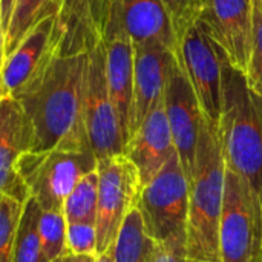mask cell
I'll use <instances>...</instances> for the list:
<instances>
[{
  "label": "cell",
  "mask_w": 262,
  "mask_h": 262,
  "mask_svg": "<svg viewBox=\"0 0 262 262\" xmlns=\"http://www.w3.org/2000/svg\"><path fill=\"white\" fill-rule=\"evenodd\" d=\"M221 262H261V227L252 195L226 167L224 206L220 223Z\"/></svg>",
  "instance_id": "ba28073f"
},
{
  "label": "cell",
  "mask_w": 262,
  "mask_h": 262,
  "mask_svg": "<svg viewBox=\"0 0 262 262\" xmlns=\"http://www.w3.org/2000/svg\"><path fill=\"white\" fill-rule=\"evenodd\" d=\"M98 207V172L92 170L86 173L72 192L68 195L63 213L66 223H92L97 221Z\"/></svg>",
  "instance_id": "7402d4cb"
},
{
  "label": "cell",
  "mask_w": 262,
  "mask_h": 262,
  "mask_svg": "<svg viewBox=\"0 0 262 262\" xmlns=\"http://www.w3.org/2000/svg\"><path fill=\"white\" fill-rule=\"evenodd\" d=\"M6 97V91H5V86H3V81H2V72H0V101Z\"/></svg>",
  "instance_id": "d6a6232c"
},
{
  "label": "cell",
  "mask_w": 262,
  "mask_h": 262,
  "mask_svg": "<svg viewBox=\"0 0 262 262\" xmlns=\"http://www.w3.org/2000/svg\"><path fill=\"white\" fill-rule=\"evenodd\" d=\"M138 209L147 235L155 243L186 239L189 215V177L178 152L143 187Z\"/></svg>",
  "instance_id": "5b68a950"
},
{
  "label": "cell",
  "mask_w": 262,
  "mask_h": 262,
  "mask_svg": "<svg viewBox=\"0 0 262 262\" xmlns=\"http://www.w3.org/2000/svg\"><path fill=\"white\" fill-rule=\"evenodd\" d=\"M173 154H177V147L167 123L163 95L127 143L124 155L138 169L144 187L166 166Z\"/></svg>",
  "instance_id": "e0dca14e"
},
{
  "label": "cell",
  "mask_w": 262,
  "mask_h": 262,
  "mask_svg": "<svg viewBox=\"0 0 262 262\" xmlns=\"http://www.w3.org/2000/svg\"><path fill=\"white\" fill-rule=\"evenodd\" d=\"M23 204L0 193V262H12V250Z\"/></svg>",
  "instance_id": "cb8c5ba5"
},
{
  "label": "cell",
  "mask_w": 262,
  "mask_h": 262,
  "mask_svg": "<svg viewBox=\"0 0 262 262\" xmlns=\"http://www.w3.org/2000/svg\"><path fill=\"white\" fill-rule=\"evenodd\" d=\"M134 103L129 141L163 98L170 68L177 58V52L161 43L134 45Z\"/></svg>",
  "instance_id": "2e32d148"
},
{
  "label": "cell",
  "mask_w": 262,
  "mask_h": 262,
  "mask_svg": "<svg viewBox=\"0 0 262 262\" xmlns=\"http://www.w3.org/2000/svg\"><path fill=\"white\" fill-rule=\"evenodd\" d=\"M161 2L172 18L177 37L180 40V37L195 23L200 0H161Z\"/></svg>",
  "instance_id": "4316f807"
},
{
  "label": "cell",
  "mask_w": 262,
  "mask_h": 262,
  "mask_svg": "<svg viewBox=\"0 0 262 262\" xmlns=\"http://www.w3.org/2000/svg\"><path fill=\"white\" fill-rule=\"evenodd\" d=\"M34 132L29 118L20 103L11 97L0 101V193L21 204L29 193L17 175V163L26 152L32 150Z\"/></svg>",
  "instance_id": "9a60e30c"
},
{
  "label": "cell",
  "mask_w": 262,
  "mask_h": 262,
  "mask_svg": "<svg viewBox=\"0 0 262 262\" xmlns=\"http://www.w3.org/2000/svg\"><path fill=\"white\" fill-rule=\"evenodd\" d=\"M134 45L161 43L177 52L178 37L161 0H112Z\"/></svg>",
  "instance_id": "ac0fdd59"
},
{
  "label": "cell",
  "mask_w": 262,
  "mask_h": 262,
  "mask_svg": "<svg viewBox=\"0 0 262 262\" xmlns=\"http://www.w3.org/2000/svg\"><path fill=\"white\" fill-rule=\"evenodd\" d=\"M86 63L88 54L57 55L43 75L14 98L31 121L32 152L92 150L83 117Z\"/></svg>",
  "instance_id": "6da1fadb"
},
{
  "label": "cell",
  "mask_w": 262,
  "mask_h": 262,
  "mask_svg": "<svg viewBox=\"0 0 262 262\" xmlns=\"http://www.w3.org/2000/svg\"><path fill=\"white\" fill-rule=\"evenodd\" d=\"M15 2L17 0H0V14H2V23H3L5 32H6V28H8L9 21H11Z\"/></svg>",
  "instance_id": "f1b7e54d"
},
{
  "label": "cell",
  "mask_w": 262,
  "mask_h": 262,
  "mask_svg": "<svg viewBox=\"0 0 262 262\" xmlns=\"http://www.w3.org/2000/svg\"><path fill=\"white\" fill-rule=\"evenodd\" d=\"M106 80L115 106L124 144L127 146L132 103H134V41L127 34L118 11L111 5L109 18L103 37ZM126 150V149H124Z\"/></svg>",
  "instance_id": "7c38bea8"
},
{
  "label": "cell",
  "mask_w": 262,
  "mask_h": 262,
  "mask_svg": "<svg viewBox=\"0 0 262 262\" xmlns=\"http://www.w3.org/2000/svg\"><path fill=\"white\" fill-rule=\"evenodd\" d=\"M52 262H63V258H60V259H55V261Z\"/></svg>",
  "instance_id": "836d02e7"
},
{
  "label": "cell",
  "mask_w": 262,
  "mask_h": 262,
  "mask_svg": "<svg viewBox=\"0 0 262 262\" xmlns=\"http://www.w3.org/2000/svg\"><path fill=\"white\" fill-rule=\"evenodd\" d=\"M177 58L196 94L204 118L216 126L223 107L226 57L193 23L178 40Z\"/></svg>",
  "instance_id": "9c48e42d"
},
{
  "label": "cell",
  "mask_w": 262,
  "mask_h": 262,
  "mask_svg": "<svg viewBox=\"0 0 262 262\" xmlns=\"http://www.w3.org/2000/svg\"><path fill=\"white\" fill-rule=\"evenodd\" d=\"M58 55L88 54L104 37L112 0H55Z\"/></svg>",
  "instance_id": "5bb4252c"
},
{
  "label": "cell",
  "mask_w": 262,
  "mask_h": 262,
  "mask_svg": "<svg viewBox=\"0 0 262 262\" xmlns=\"http://www.w3.org/2000/svg\"><path fill=\"white\" fill-rule=\"evenodd\" d=\"M69 255H97V229L92 223H69L66 230Z\"/></svg>",
  "instance_id": "484cf974"
},
{
  "label": "cell",
  "mask_w": 262,
  "mask_h": 262,
  "mask_svg": "<svg viewBox=\"0 0 262 262\" xmlns=\"http://www.w3.org/2000/svg\"><path fill=\"white\" fill-rule=\"evenodd\" d=\"M195 23L246 75L252 51L253 0H200Z\"/></svg>",
  "instance_id": "30bf717a"
},
{
  "label": "cell",
  "mask_w": 262,
  "mask_h": 262,
  "mask_svg": "<svg viewBox=\"0 0 262 262\" xmlns=\"http://www.w3.org/2000/svg\"><path fill=\"white\" fill-rule=\"evenodd\" d=\"M40 215L41 209L29 196L23 204V212L18 221L12 250V262H45L38 233Z\"/></svg>",
  "instance_id": "44dd1931"
},
{
  "label": "cell",
  "mask_w": 262,
  "mask_h": 262,
  "mask_svg": "<svg viewBox=\"0 0 262 262\" xmlns=\"http://www.w3.org/2000/svg\"><path fill=\"white\" fill-rule=\"evenodd\" d=\"M149 262H189L186 239H170L157 243Z\"/></svg>",
  "instance_id": "83f0119b"
},
{
  "label": "cell",
  "mask_w": 262,
  "mask_h": 262,
  "mask_svg": "<svg viewBox=\"0 0 262 262\" xmlns=\"http://www.w3.org/2000/svg\"><path fill=\"white\" fill-rule=\"evenodd\" d=\"M5 63V28L2 23V14H0V72Z\"/></svg>",
  "instance_id": "4dcf8cb0"
},
{
  "label": "cell",
  "mask_w": 262,
  "mask_h": 262,
  "mask_svg": "<svg viewBox=\"0 0 262 262\" xmlns=\"http://www.w3.org/2000/svg\"><path fill=\"white\" fill-rule=\"evenodd\" d=\"M157 243L147 235L141 212L134 207L124 218L112 246L115 262H149Z\"/></svg>",
  "instance_id": "d6986e66"
},
{
  "label": "cell",
  "mask_w": 262,
  "mask_h": 262,
  "mask_svg": "<svg viewBox=\"0 0 262 262\" xmlns=\"http://www.w3.org/2000/svg\"><path fill=\"white\" fill-rule=\"evenodd\" d=\"M97 255L111 249L127 213L137 207L143 183L135 164L124 155L98 161Z\"/></svg>",
  "instance_id": "8992f818"
},
{
  "label": "cell",
  "mask_w": 262,
  "mask_h": 262,
  "mask_svg": "<svg viewBox=\"0 0 262 262\" xmlns=\"http://www.w3.org/2000/svg\"><path fill=\"white\" fill-rule=\"evenodd\" d=\"M97 166L98 160L92 150H31L18 160L17 175L41 212L63 210L77 183L97 170Z\"/></svg>",
  "instance_id": "277c9868"
},
{
  "label": "cell",
  "mask_w": 262,
  "mask_h": 262,
  "mask_svg": "<svg viewBox=\"0 0 262 262\" xmlns=\"http://www.w3.org/2000/svg\"><path fill=\"white\" fill-rule=\"evenodd\" d=\"M97 255H64L63 262H95Z\"/></svg>",
  "instance_id": "f546056e"
},
{
  "label": "cell",
  "mask_w": 262,
  "mask_h": 262,
  "mask_svg": "<svg viewBox=\"0 0 262 262\" xmlns=\"http://www.w3.org/2000/svg\"><path fill=\"white\" fill-rule=\"evenodd\" d=\"M68 223L63 210H46L40 215L38 233L43 261L52 262L68 255L66 250Z\"/></svg>",
  "instance_id": "603a6c76"
},
{
  "label": "cell",
  "mask_w": 262,
  "mask_h": 262,
  "mask_svg": "<svg viewBox=\"0 0 262 262\" xmlns=\"http://www.w3.org/2000/svg\"><path fill=\"white\" fill-rule=\"evenodd\" d=\"M57 14L55 0H17L5 32V58L43 18Z\"/></svg>",
  "instance_id": "ffe728a7"
},
{
  "label": "cell",
  "mask_w": 262,
  "mask_h": 262,
  "mask_svg": "<svg viewBox=\"0 0 262 262\" xmlns=\"http://www.w3.org/2000/svg\"><path fill=\"white\" fill-rule=\"evenodd\" d=\"M226 161L216 126L204 118L189 175L186 249L189 262H221L220 223L224 206Z\"/></svg>",
  "instance_id": "3957f363"
},
{
  "label": "cell",
  "mask_w": 262,
  "mask_h": 262,
  "mask_svg": "<svg viewBox=\"0 0 262 262\" xmlns=\"http://www.w3.org/2000/svg\"><path fill=\"white\" fill-rule=\"evenodd\" d=\"M226 167L249 189L261 227L262 262V97L243 72L227 60L223 80V107L216 124Z\"/></svg>",
  "instance_id": "7a4b0ae2"
},
{
  "label": "cell",
  "mask_w": 262,
  "mask_h": 262,
  "mask_svg": "<svg viewBox=\"0 0 262 262\" xmlns=\"http://www.w3.org/2000/svg\"><path fill=\"white\" fill-rule=\"evenodd\" d=\"M83 117L89 146L98 161L124 154L126 144L106 80L103 41L88 52Z\"/></svg>",
  "instance_id": "52a82bcc"
},
{
  "label": "cell",
  "mask_w": 262,
  "mask_h": 262,
  "mask_svg": "<svg viewBox=\"0 0 262 262\" xmlns=\"http://www.w3.org/2000/svg\"><path fill=\"white\" fill-rule=\"evenodd\" d=\"M164 109L173 144L183 169L189 177L193 169L204 115L196 94L178 58H175L170 68L164 88Z\"/></svg>",
  "instance_id": "8fae6325"
},
{
  "label": "cell",
  "mask_w": 262,
  "mask_h": 262,
  "mask_svg": "<svg viewBox=\"0 0 262 262\" xmlns=\"http://www.w3.org/2000/svg\"><path fill=\"white\" fill-rule=\"evenodd\" d=\"M95 262H115L114 261V250H112V247H111V249H107L106 252H103V253L97 255Z\"/></svg>",
  "instance_id": "1f68e13d"
},
{
  "label": "cell",
  "mask_w": 262,
  "mask_h": 262,
  "mask_svg": "<svg viewBox=\"0 0 262 262\" xmlns=\"http://www.w3.org/2000/svg\"><path fill=\"white\" fill-rule=\"evenodd\" d=\"M246 78L250 89L262 97V0H253L252 51Z\"/></svg>",
  "instance_id": "d4e9b609"
},
{
  "label": "cell",
  "mask_w": 262,
  "mask_h": 262,
  "mask_svg": "<svg viewBox=\"0 0 262 262\" xmlns=\"http://www.w3.org/2000/svg\"><path fill=\"white\" fill-rule=\"evenodd\" d=\"M55 25V14L43 18L5 58L2 81L8 97L17 98L43 75L52 60L58 55Z\"/></svg>",
  "instance_id": "4fadbf2b"
}]
</instances>
